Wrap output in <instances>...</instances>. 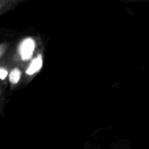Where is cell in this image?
<instances>
[{
	"label": "cell",
	"instance_id": "cell-5",
	"mask_svg": "<svg viewBox=\"0 0 149 149\" xmlns=\"http://www.w3.org/2000/svg\"><path fill=\"white\" fill-rule=\"evenodd\" d=\"M0 7H1V5H0Z\"/></svg>",
	"mask_w": 149,
	"mask_h": 149
},
{
	"label": "cell",
	"instance_id": "cell-4",
	"mask_svg": "<svg viewBox=\"0 0 149 149\" xmlns=\"http://www.w3.org/2000/svg\"><path fill=\"white\" fill-rule=\"evenodd\" d=\"M7 76V71L5 69L3 68H0V79H4L6 78Z\"/></svg>",
	"mask_w": 149,
	"mask_h": 149
},
{
	"label": "cell",
	"instance_id": "cell-2",
	"mask_svg": "<svg viewBox=\"0 0 149 149\" xmlns=\"http://www.w3.org/2000/svg\"><path fill=\"white\" fill-rule=\"evenodd\" d=\"M42 57L39 56L37 58L33 60V62H32L31 64L30 67L28 68L26 73H27L28 74H29V75L34 74V73L36 72L38 70L40 69V68L42 67Z\"/></svg>",
	"mask_w": 149,
	"mask_h": 149
},
{
	"label": "cell",
	"instance_id": "cell-1",
	"mask_svg": "<svg viewBox=\"0 0 149 149\" xmlns=\"http://www.w3.org/2000/svg\"><path fill=\"white\" fill-rule=\"evenodd\" d=\"M34 49V42L31 39H27L21 45L20 52L23 60L29 59L31 57L33 51Z\"/></svg>",
	"mask_w": 149,
	"mask_h": 149
},
{
	"label": "cell",
	"instance_id": "cell-3",
	"mask_svg": "<svg viewBox=\"0 0 149 149\" xmlns=\"http://www.w3.org/2000/svg\"><path fill=\"white\" fill-rule=\"evenodd\" d=\"M20 77V70L15 68V69L13 70L12 72L10 74V81L13 84H16L18 82L19 79Z\"/></svg>",
	"mask_w": 149,
	"mask_h": 149
}]
</instances>
